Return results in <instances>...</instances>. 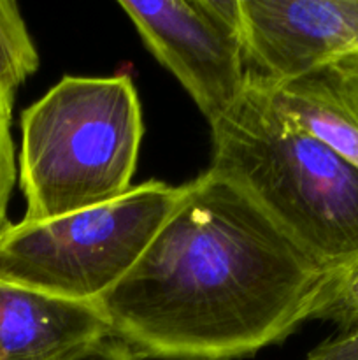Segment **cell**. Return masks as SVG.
Returning a JSON list of instances; mask_svg holds the SVG:
<instances>
[{
	"label": "cell",
	"instance_id": "7a4b0ae2",
	"mask_svg": "<svg viewBox=\"0 0 358 360\" xmlns=\"http://www.w3.org/2000/svg\"><path fill=\"white\" fill-rule=\"evenodd\" d=\"M209 127V171L329 271L358 255V169L284 115L258 76Z\"/></svg>",
	"mask_w": 358,
	"mask_h": 360
},
{
	"label": "cell",
	"instance_id": "7c38bea8",
	"mask_svg": "<svg viewBox=\"0 0 358 360\" xmlns=\"http://www.w3.org/2000/svg\"><path fill=\"white\" fill-rule=\"evenodd\" d=\"M305 360H358V329L329 338L312 348Z\"/></svg>",
	"mask_w": 358,
	"mask_h": 360
},
{
	"label": "cell",
	"instance_id": "ba28073f",
	"mask_svg": "<svg viewBox=\"0 0 358 360\" xmlns=\"http://www.w3.org/2000/svg\"><path fill=\"white\" fill-rule=\"evenodd\" d=\"M260 79L284 115L358 169L357 83L340 76L330 65L291 79Z\"/></svg>",
	"mask_w": 358,
	"mask_h": 360
},
{
	"label": "cell",
	"instance_id": "5b68a950",
	"mask_svg": "<svg viewBox=\"0 0 358 360\" xmlns=\"http://www.w3.org/2000/svg\"><path fill=\"white\" fill-rule=\"evenodd\" d=\"M118 6L209 125L234 108L249 77L241 0H121Z\"/></svg>",
	"mask_w": 358,
	"mask_h": 360
},
{
	"label": "cell",
	"instance_id": "52a82bcc",
	"mask_svg": "<svg viewBox=\"0 0 358 360\" xmlns=\"http://www.w3.org/2000/svg\"><path fill=\"white\" fill-rule=\"evenodd\" d=\"M111 336L97 304L0 278V360H70Z\"/></svg>",
	"mask_w": 358,
	"mask_h": 360
},
{
	"label": "cell",
	"instance_id": "30bf717a",
	"mask_svg": "<svg viewBox=\"0 0 358 360\" xmlns=\"http://www.w3.org/2000/svg\"><path fill=\"white\" fill-rule=\"evenodd\" d=\"M329 322L339 333L358 329V255L330 271L309 313V322Z\"/></svg>",
	"mask_w": 358,
	"mask_h": 360
},
{
	"label": "cell",
	"instance_id": "3957f363",
	"mask_svg": "<svg viewBox=\"0 0 358 360\" xmlns=\"http://www.w3.org/2000/svg\"><path fill=\"white\" fill-rule=\"evenodd\" d=\"M18 181L23 221H48L119 199L132 188L144 136L126 74L65 76L21 112Z\"/></svg>",
	"mask_w": 358,
	"mask_h": 360
},
{
	"label": "cell",
	"instance_id": "6da1fadb",
	"mask_svg": "<svg viewBox=\"0 0 358 360\" xmlns=\"http://www.w3.org/2000/svg\"><path fill=\"white\" fill-rule=\"evenodd\" d=\"M329 273L207 169L97 306L137 360L244 359L309 322Z\"/></svg>",
	"mask_w": 358,
	"mask_h": 360
},
{
	"label": "cell",
	"instance_id": "277c9868",
	"mask_svg": "<svg viewBox=\"0 0 358 360\" xmlns=\"http://www.w3.org/2000/svg\"><path fill=\"white\" fill-rule=\"evenodd\" d=\"M183 192L185 185L150 179L90 210L13 224L0 238V278L97 304L140 259Z\"/></svg>",
	"mask_w": 358,
	"mask_h": 360
},
{
	"label": "cell",
	"instance_id": "9c48e42d",
	"mask_svg": "<svg viewBox=\"0 0 358 360\" xmlns=\"http://www.w3.org/2000/svg\"><path fill=\"white\" fill-rule=\"evenodd\" d=\"M39 69V53L20 7L0 0V98L14 102L16 90Z\"/></svg>",
	"mask_w": 358,
	"mask_h": 360
},
{
	"label": "cell",
	"instance_id": "8fae6325",
	"mask_svg": "<svg viewBox=\"0 0 358 360\" xmlns=\"http://www.w3.org/2000/svg\"><path fill=\"white\" fill-rule=\"evenodd\" d=\"M13 104L0 98V238L13 225L9 220V202L18 181L16 150L11 134Z\"/></svg>",
	"mask_w": 358,
	"mask_h": 360
},
{
	"label": "cell",
	"instance_id": "8992f818",
	"mask_svg": "<svg viewBox=\"0 0 358 360\" xmlns=\"http://www.w3.org/2000/svg\"><path fill=\"white\" fill-rule=\"evenodd\" d=\"M249 72L284 81L358 49V0H241Z\"/></svg>",
	"mask_w": 358,
	"mask_h": 360
},
{
	"label": "cell",
	"instance_id": "5bb4252c",
	"mask_svg": "<svg viewBox=\"0 0 358 360\" xmlns=\"http://www.w3.org/2000/svg\"><path fill=\"white\" fill-rule=\"evenodd\" d=\"M325 65L332 67L336 72H339L340 76H344L346 79L353 81L358 84V49L350 53H344V55L337 56V58L330 60Z\"/></svg>",
	"mask_w": 358,
	"mask_h": 360
},
{
	"label": "cell",
	"instance_id": "4fadbf2b",
	"mask_svg": "<svg viewBox=\"0 0 358 360\" xmlns=\"http://www.w3.org/2000/svg\"><path fill=\"white\" fill-rule=\"evenodd\" d=\"M70 360H137V359L130 354V350L125 347V345L119 343V341L114 340V338H107V340L86 348V350L77 354L76 357H72Z\"/></svg>",
	"mask_w": 358,
	"mask_h": 360
}]
</instances>
